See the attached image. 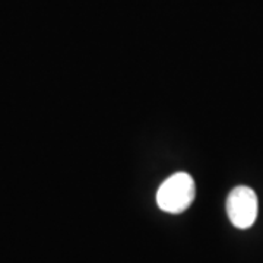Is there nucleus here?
I'll return each mask as SVG.
<instances>
[{
  "label": "nucleus",
  "instance_id": "obj_1",
  "mask_svg": "<svg viewBox=\"0 0 263 263\" xmlns=\"http://www.w3.org/2000/svg\"><path fill=\"white\" fill-rule=\"evenodd\" d=\"M195 195L196 187L192 176L180 171L162 181L157 192V203L164 212L180 214L192 205Z\"/></svg>",
  "mask_w": 263,
  "mask_h": 263
},
{
  "label": "nucleus",
  "instance_id": "obj_2",
  "mask_svg": "<svg viewBox=\"0 0 263 263\" xmlns=\"http://www.w3.org/2000/svg\"><path fill=\"white\" fill-rule=\"evenodd\" d=\"M259 212V202L253 189L237 186L227 197V214L231 224L240 230L253 226Z\"/></svg>",
  "mask_w": 263,
  "mask_h": 263
}]
</instances>
